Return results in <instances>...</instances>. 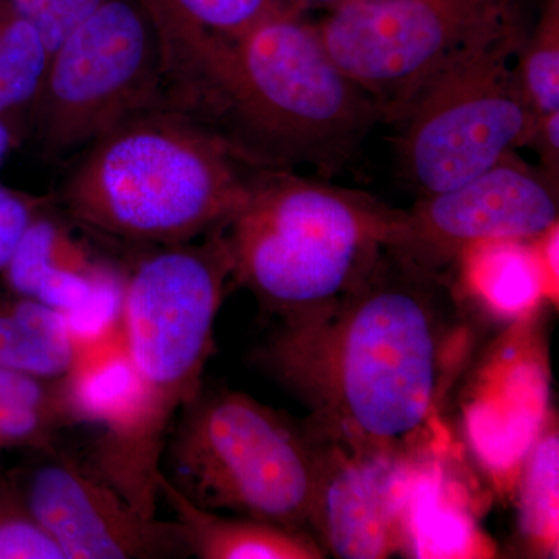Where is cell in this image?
Wrapping results in <instances>:
<instances>
[{"label":"cell","mask_w":559,"mask_h":559,"mask_svg":"<svg viewBox=\"0 0 559 559\" xmlns=\"http://www.w3.org/2000/svg\"><path fill=\"white\" fill-rule=\"evenodd\" d=\"M450 293L441 275L388 250L336 308L282 322L260 358L316 429L404 459L448 454L441 404L468 345Z\"/></svg>","instance_id":"cell-1"},{"label":"cell","mask_w":559,"mask_h":559,"mask_svg":"<svg viewBox=\"0 0 559 559\" xmlns=\"http://www.w3.org/2000/svg\"><path fill=\"white\" fill-rule=\"evenodd\" d=\"M84 150L58 204L84 229L139 248L226 229L255 164L207 121L167 106L140 110Z\"/></svg>","instance_id":"cell-2"},{"label":"cell","mask_w":559,"mask_h":559,"mask_svg":"<svg viewBox=\"0 0 559 559\" xmlns=\"http://www.w3.org/2000/svg\"><path fill=\"white\" fill-rule=\"evenodd\" d=\"M205 112L237 127L231 142L255 162H307L326 173L382 120L305 11L272 17L212 55L198 103Z\"/></svg>","instance_id":"cell-3"},{"label":"cell","mask_w":559,"mask_h":559,"mask_svg":"<svg viewBox=\"0 0 559 559\" xmlns=\"http://www.w3.org/2000/svg\"><path fill=\"white\" fill-rule=\"evenodd\" d=\"M400 219L362 191L264 168L224 229L231 280L283 323L320 318L371 277Z\"/></svg>","instance_id":"cell-4"},{"label":"cell","mask_w":559,"mask_h":559,"mask_svg":"<svg viewBox=\"0 0 559 559\" xmlns=\"http://www.w3.org/2000/svg\"><path fill=\"white\" fill-rule=\"evenodd\" d=\"M179 414L162 473L187 499L310 533L314 447L307 429L237 390H202Z\"/></svg>","instance_id":"cell-5"},{"label":"cell","mask_w":559,"mask_h":559,"mask_svg":"<svg viewBox=\"0 0 559 559\" xmlns=\"http://www.w3.org/2000/svg\"><path fill=\"white\" fill-rule=\"evenodd\" d=\"M516 9L474 40L401 117L404 176L419 193L450 190L528 146L538 117L516 73Z\"/></svg>","instance_id":"cell-6"},{"label":"cell","mask_w":559,"mask_h":559,"mask_svg":"<svg viewBox=\"0 0 559 559\" xmlns=\"http://www.w3.org/2000/svg\"><path fill=\"white\" fill-rule=\"evenodd\" d=\"M229 280L224 229L200 240L146 246L124 267L121 341L140 380L171 414L204 390Z\"/></svg>","instance_id":"cell-7"},{"label":"cell","mask_w":559,"mask_h":559,"mask_svg":"<svg viewBox=\"0 0 559 559\" xmlns=\"http://www.w3.org/2000/svg\"><path fill=\"white\" fill-rule=\"evenodd\" d=\"M157 106L165 62L156 28L138 0H106L51 50L28 128L46 153L62 156Z\"/></svg>","instance_id":"cell-8"},{"label":"cell","mask_w":559,"mask_h":559,"mask_svg":"<svg viewBox=\"0 0 559 559\" xmlns=\"http://www.w3.org/2000/svg\"><path fill=\"white\" fill-rule=\"evenodd\" d=\"M516 0H360L316 22L342 72L400 121L419 92Z\"/></svg>","instance_id":"cell-9"},{"label":"cell","mask_w":559,"mask_h":559,"mask_svg":"<svg viewBox=\"0 0 559 559\" xmlns=\"http://www.w3.org/2000/svg\"><path fill=\"white\" fill-rule=\"evenodd\" d=\"M558 183L516 153L450 190L401 210L390 252L441 275L473 246L536 241L558 226Z\"/></svg>","instance_id":"cell-10"},{"label":"cell","mask_w":559,"mask_h":559,"mask_svg":"<svg viewBox=\"0 0 559 559\" xmlns=\"http://www.w3.org/2000/svg\"><path fill=\"white\" fill-rule=\"evenodd\" d=\"M14 487L66 559L190 558L178 521L140 514L119 491L51 447Z\"/></svg>","instance_id":"cell-11"},{"label":"cell","mask_w":559,"mask_h":559,"mask_svg":"<svg viewBox=\"0 0 559 559\" xmlns=\"http://www.w3.org/2000/svg\"><path fill=\"white\" fill-rule=\"evenodd\" d=\"M73 378L84 421L102 428L87 468L140 514L156 518L162 462L176 415L140 380L121 331L92 349Z\"/></svg>","instance_id":"cell-12"},{"label":"cell","mask_w":559,"mask_h":559,"mask_svg":"<svg viewBox=\"0 0 559 559\" xmlns=\"http://www.w3.org/2000/svg\"><path fill=\"white\" fill-rule=\"evenodd\" d=\"M305 429L314 447L312 538L334 558L401 554L404 506L418 460L364 450L310 423Z\"/></svg>","instance_id":"cell-13"},{"label":"cell","mask_w":559,"mask_h":559,"mask_svg":"<svg viewBox=\"0 0 559 559\" xmlns=\"http://www.w3.org/2000/svg\"><path fill=\"white\" fill-rule=\"evenodd\" d=\"M83 231L47 200L0 278L9 293L66 316L81 340L98 341L120 330L124 267L98 252Z\"/></svg>","instance_id":"cell-14"},{"label":"cell","mask_w":559,"mask_h":559,"mask_svg":"<svg viewBox=\"0 0 559 559\" xmlns=\"http://www.w3.org/2000/svg\"><path fill=\"white\" fill-rule=\"evenodd\" d=\"M489 360L465 404L471 447L500 487L518 479L521 463L549 417V378L538 345L514 336Z\"/></svg>","instance_id":"cell-15"},{"label":"cell","mask_w":559,"mask_h":559,"mask_svg":"<svg viewBox=\"0 0 559 559\" xmlns=\"http://www.w3.org/2000/svg\"><path fill=\"white\" fill-rule=\"evenodd\" d=\"M159 36L165 62V103L191 110L210 57L227 40L293 13L289 0H138Z\"/></svg>","instance_id":"cell-16"},{"label":"cell","mask_w":559,"mask_h":559,"mask_svg":"<svg viewBox=\"0 0 559 559\" xmlns=\"http://www.w3.org/2000/svg\"><path fill=\"white\" fill-rule=\"evenodd\" d=\"M418 460L403 514L401 554L412 558H487L492 549L479 532L468 495L454 480L450 455Z\"/></svg>","instance_id":"cell-17"},{"label":"cell","mask_w":559,"mask_h":559,"mask_svg":"<svg viewBox=\"0 0 559 559\" xmlns=\"http://www.w3.org/2000/svg\"><path fill=\"white\" fill-rule=\"evenodd\" d=\"M159 498L182 527L191 557L200 559H322L310 533L245 516H221L187 499L162 473Z\"/></svg>","instance_id":"cell-18"},{"label":"cell","mask_w":559,"mask_h":559,"mask_svg":"<svg viewBox=\"0 0 559 559\" xmlns=\"http://www.w3.org/2000/svg\"><path fill=\"white\" fill-rule=\"evenodd\" d=\"M463 288L492 316L524 320L550 299L558 304L536 241H489L460 257Z\"/></svg>","instance_id":"cell-19"},{"label":"cell","mask_w":559,"mask_h":559,"mask_svg":"<svg viewBox=\"0 0 559 559\" xmlns=\"http://www.w3.org/2000/svg\"><path fill=\"white\" fill-rule=\"evenodd\" d=\"M100 341L81 340L66 316L38 301L7 289L0 296V369L70 377Z\"/></svg>","instance_id":"cell-20"},{"label":"cell","mask_w":559,"mask_h":559,"mask_svg":"<svg viewBox=\"0 0 559 559\" xmlns=\"http://www.w3.org/2000/svg\"><path fill=\"white\" fill-rule=\"evenodd\" d=\"M49 49L11 0H0V120L20 140L38 98Z\"/></svg>","instance_id":"cell-21"},{"label":"cell","mask_w":559,"mask_h":559,"mask_svg":"<svg viewBox=\"0 0 559 559\" xmlns=\"http://www.w3.org/2000/svg\"><path fill=\"white\" fill-rule=\"evenodd\" d=\"M520 532L530 554L558 558L559 437L549 414L518 474Z\"/></svg>","instance_id":"cell-22"},{"label":"cell","mask_w":559,"mask_h":559,"mask_svg":"<svg viewBox=\"0 0 559 559\" xmlns=\"http://www.w3.org/2000/svg\"><path fill=\"white\" fill-rule=\"evenodd\" d=\"M521 90L535 116L559 110V0H546L516 55Z\"/></svg>","instance_id":"cell-23"},{"label":"cell","mask_w":559,"mask_h":559,"mask_svg":"<svg viewBox=\"0 0 559 559\" xmlns=\"http://www.w3.org/2000/svg\"><path fill=\"white\" fill-rule=\"evenodd\" d=\"M0 559H66L11 484H0Z\"/></svg>","instance_id":"cell-24"},{"label":"cell","mask_w":559,"mask_h":559,"mask_svg":"<svg viewBox=\"0 0 559 559\" xmlns=\"http://www.w3.org/2000/svg\"><path fill=\"white\" fill-rule=\"evenodd\" d=\"M36 32L49 55L70 33L90 20L106 0H11Z\"/></svg>","instance_id":"cell-25"},{"label":"cell","mask_w":559,"mask_h":559,"mask_svg":"<svg viewBox=\"0 0 559 559\" xmlns=\"http://www.w3.org/2000/svg\"><path fill=\"white\" fill-rule=\"evenodd\" d=\"M49 198L33 197L0 182V271L9 263L28 224Z\"/></svg>","instance_id":"cell-26"},{"label":"cell","mask_w":559,"mask_h":559,"mask_svg":"<svg viewBox=\"0 0 559 559\" xmlns=\"http://www.w3.org/2000/svg\"><path fill=\"white\" fill-rule=\"evenodd\" d=\"M539 156V170L558 183L559 178V110L539 117L528 143Z\"/></svg>","instance_id":"cell-27"},{"label":"cell","mask_w":559,"mask_h":559,"mask_svg":"<svg viewBox=\"0 0 559 559\" xmlns=\"http://www.w3.org/2000/svg\"><path fill=\"white\" fill-rule=\"evenodd\" d=\"M293 5H296L297 9L307 11L310 9H325V10H336L341 9V7L352 5V3L360 2V0H289Z\"/></svg>","instance_id":"cell-28"},{"label":"cell","mask_w":559,"mask_h":559,"mask_svg":"<svg viewBox=\"0 0 559 559\" xmlns=\"http://www.w3.org/2000/svg\"><path fill=\"white\" fill-rule=\"evenodd\" d=\"M16 140L14 132L0 120V167H2L3 160L9 156L10 150L13 148Z\"/></svg>","instance_id":"cell-29"}]
</instances>
